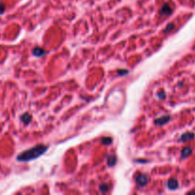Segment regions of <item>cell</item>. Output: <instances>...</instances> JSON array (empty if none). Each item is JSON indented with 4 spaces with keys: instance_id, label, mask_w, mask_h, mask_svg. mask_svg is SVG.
I'll list each match as a JSON object with an SVG mask.
<instances>
[{
    "instance_id": "cell-1",
    "label": "cell",
    "mask_w": 195,
    "mask_h": 195,
    "mask_svg": "<svg viewBox=\"0 0 195 195\" xmlns=\"http://www.w3.org/2000/svg\"><path fill=\"white\" fill-rule=\"evenodd\" d=\"M48 146L44 145H37L35 147H33L30 149H27L25 152H21L19 155H17L16 160L19 162H29V161L35 160L38 157L45 153L48 149Z\"/></svg>"
},
{
    "instance_id": "cell-2",
    "label": "cell",
    "mask_w": 195,
    "mask_h": 195,
    "mask_svg": "<svg viewBox=\"0 0 195 195\" xmlns=\"http://www.w3.org/2000/svg\"><path fill=\"white\" fill-rule=\"evenodd\" d=\"M135 182H136V184H137L139 187L147 186V184H148V177H147V175L141 174V173L137 174V176L135 177Z\"/></svg>"
},
{
    "instance_id": "cell-3",
    "label": "cell",
    "mask_w": 195,
    "mask_h": 195,
    "mask_svg": "<svg viewBox=\"0 0 195 195\" xmlns=\"http://www.w3.org/2000/svg\"><path fill=\"white\" fill-rule=\"evenodd\" d=\"M179 187V183L176 179H169L168 183H167V188L169 191H174V189H177Z\"/></svg>"
},
{
    "instance_id": "cell-4",
    "label": "cell",
    "mask_w": 195,
    "mask_h": 195,
    "mask_svg": "<svg viewBox=\"0 0 195 195\" xmlns=\"http://www.w3.org/2000/svg\"><path fill=\"white\" fill-rule=\"evenodd\" d=\"M160 14L161 15H169L172 13V8L169 6V4H165L164 6L160 10Z\"/></svg>"
},
{
    "instance_id": "cell-5",
    "label": "cell",
    "mask_w": 195,
    "mask_h": 195,
    "mask_svg": "<svg viewBox=\"0 0 195 195\" xmlns=\"http://www.w3.org/2000/svg\"><path fill=\"white\" fill-rule=\"evenodd\" d=\"M169 120H170V116H163V117H160V118L156 119L154 123H155V125L163 126L165 124H167Z\"/></svg>"
},
{
    "instance_id": "cell-6",
    "label": "cell",
    "mask_w": 195,
    "mask_h": 195,
    "mask_svg": "<svg viewBox=\"0 0 195 195\" xmlns=\"http://www.w3.org/2000/svg\"><path fill=\"white\" fill-rule=\"evenodd\" d=\"M46 53L45 50H43L42 48H39V47H35L32 49V54L35 56H37V57H41L43 56L44 54Z\"/></svg>"
},
{
    "instance_id": "cell-7",
    "label": "cell",
    "mask_w": 195,
    "mask_h": 195,
    "mask_svg": "<svg viewBox=\"0 0 195 195\" xmlns=\"http://www.w3.org/2000/svg\"><path fill=\"white\" fill-rule=\"evenodd\" d=\"M194 138V134L193 133H191V132H187L183 134L181 137H180V141H182V142H188V140H191Z\"/></svg>"
},
{
    "instance_id": "cell-8",
    "label": "cell",
    "mask_w": 195,
    "mask_h": 195,
    "mask_svg": "<svg viewBox=\"0 0 195 195\" xmlns=\"http://www.w3.org/2000/svg\"><path fill=\"white\" fill-rule=\"evenodd\" d=\"M20 119H21V121L23 122L24 124L28 125V124H30V122H31V120H32V116L29 114V113H24L23 115H21Z\"/></svg>"
},
{
    "instance_id": "cell-9",
    "label": "cell",
    "mask_w": 195,
    "mask_h": 195,
    "mask_svg": "<svg viewBox=\"0 0 195 195\" xmlns=\"http://www.w3.org/2000/svg\"><path fill=\"white\" fill-rule=\"evenodd\" d=\"M191 153V149L189 148V147H187V148H185L183 149V152L181 153V157L182 158H187Z\"/></svg>"
},
{
    "instance_id": "cell-10",
    "label": "cell",
    "mask_w": 195,
    "mask_h": 195,
    "mask_svg": "<svg viewBox=\"0 0 195 195\" xmlns=\"http://www.w3.org/2000/svg\"><path fill=\"white\" fill-rule=\"evenodd\" d=\"M117 162V159L115 156H113V155H110L109 156V158H108V166L109 167H113V166H114Z\"/></svg>"
},
{
    "instance_id": "cell-11",
    "label": "cell",
    "mask_w": 195,
    "mask_h": 195,
    "mask_svg": "<svg viewBox=\"0 0 195 195\" xmlns=\"http://www.w3.org/2000/svg\"><path fill=\"white\" fill-rule=\"evenodd\" d=\"M99 189H100V191L102 193H104V192H107L109 191V186L107 184H101L100 185V187H99Z\"/></svg>"
},
{
    "instance_id": "cell-12",
    "label": "cell",
    "mask_w": 195,
    "mask_h": 195,
    "mask_svg": "<svg viewBox=\"0 0 195 195\" xmlns=\"http://www.w3.org/2000/svg\"><path fill=\"white\" fill-rule=\"evenodd\" d=\"M173 29H174V24L173 23H169V25H167V27H166L164 32H169L171 30H173Z\"/></svg>"
},
{
    "instance_id": "cell-13",
    "label": "cell",
    "mask_w": 195,
    "mask_h": 195,
    "mask_svg": "<svg viewBox=\"0 0 195 195\" xmlns=\"http://www.w3.org/2000/svg\"><path fill=\"white\" fill-rule=\"evenodd\" d=\"M101 141H102V143H103V144L110 145V144H111V141H113V140H111L110 137H107V138H103Z\"/></svg>"
},
{
    "instance_id": "cell-14",
    "label": "cell",
    "mask_w": 195,
    "mask_h": 195,
    "mask_svg": "<svg viewBox=\"0 0 195 195\" xmlns=\"http://www.w3.org/2000/svg\"><path fill=\"white\" fill-rule=\"evenodd\" d=\"M165 95L166 94H165V91H161L160 92H158V93H157V97H158L159 99H164L165 98Z\"/></svg>"
},
{
    "instance_id": "cell-15",
    "label": "cell",
    "mask_w": 195,
    "mask_h": 195,
    "mask_svg": "<svg viewBox=\"0 0 195 195\" xmlns=\"http://www.w3.org/2000/svg\"><path fill=\"white\" fill-rule=\"evenodd\" d=\"M4 12H5V6L2 3H0V14L3 13Z\"/></svg>"
}]
</instances>
